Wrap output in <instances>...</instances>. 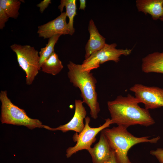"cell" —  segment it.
I'll list each match as a JSON object with an SVG mask.
<instances>
[{
    "label": "cell",
    "mask_w": 163,
    "mask_h": 163,
    "mask_svg": "<svg viewBox=\"0 0 163 163\" xmlns=\"http://www.w3.org/2000/svg\"><path fill=\"white\" fill-rule=\"evenodd\" d=\"M80 5L79 9L84 10L86 7V1L85 0H80Z\"/></svg>",
    "instance_id": "cell-23"
},
{
    "label": "cell",
    "mask_w": 163,
    "mask_h": 163,
    "mask_svg": "<svg viewBox=\"0 0 163 163\" xmlns=\"http://www.w3.org/2000/svg\"><path fill=\"white\" fill-rule=\"evenodd\" d=\"M67 66L70 82L80 89L82 101L90 108L91 117L96 119L100 111L96 91V79L90 72L82 71L81 65L69 61Z\"/></svg>",
    "instance_id": "cell-2"
},
{
    "label": "cell",
    "mask_w": 163,
    "mask_h": 163,
    "mask_svg": "<svg viewBox=\"0 0 163 163\" xmlns=\"http://www.w3.org/2000/svg\"><path fill=\"white\" fill-rule=\"evenodd\" d=\"M136 5L139 11L150 14L154 20L163 16V0H137Z\"/></svg>",
    "instance_id": "cell-13"
},
{
    "label": "cell",
    "mask_w": 163,
    "mask_h": 163,
    "mask_svg": "<svg viewBox=\"0 0 163 163\" xmlns=\"http://www.w3.org/2000/svg\"><path fill=\"white\" fill-rule=\"evenodd\" d=\"M150 154L155 156L160 163H163V149L158 148L155 150H152Z\"/></svg>",
    "instance_id": "cell-19"
},
{
    "label": "cell",
    "mask_w": 163,
    "mask_h": 163,
    "mask_svg": "<svg viewBox=\"0 0 163 163\" xmlns=\"http://www.w3.org/2000/svg\"><path fill=\"white\" fill-rule=\"evenodd\" d=\"M21 2L18 0H0V7L9 18L17 19L19 14Z\"/></svg>",
    "instance_id": "cell-17"
},
{
    "label": "cell",
    "mask_w": 163,
    "mask_h": 163,
    "mask_svg": "<svg viewBox=\"0 0 163 163\" xmlns=\"http://www.w3.org/2000/svg\"><path fill=\"white\" fill-rule=\"evenodd\" d=\"M127 128L118 126L106 128L102 131L114 151L118 163H131L127 156L129 149L136 144L143 142L156 143L159 136L149 139V136L136 137L129 132Z\"/></svg>",
    "instance_id": "cell-3"
},
{
    "label": "cell",
    "mask_w": 163,
    "mask_h": 163,
    "mask_svg": "<svg viewBox=\"0 0 163 163\" xmlns=\"http://www.w3.org/2000/svg\"><path fill=\"white\" fill-rule=\"evenodd\" d=\"M10 48L16 53L19 65L26 74L27 84L31 85L41 69L39 53L29 45L14 44Z\"/></svg>",
    "instance_id": "cell-5"
},
{
    "label": "cell",
    "mask_w": 163,
    "mask_h": 163,
    "mask_svg": "<svg viewBox=\"0 0 163 163\" xmlns=\"http://www.w3.org/2000/svg\"><path fill=\"white\" fill-rule=\"evenodd\" d=\"M85 120V126L83 129L78 134L76 133L73 136L74 141L76 142V144L66 149V156L67 158H70L79 151L83 149L88 150L91 148L92 144L96 141L97 135L104 129L109 127L112 124L110 119L107 118L101 126L97 127H91L89 125L90 121V117H87Z\"/></svg>",
    "instance_id": "cell-7"
},
{
    "label": "cell",
    "mask_w": 163,
    "mask_h": 163,
    "mask_svg": "<svg viewBox=\"0 0 163 163\" xmlns=\"http://www.w3.org/2000/svg\"><path fill=\"white\" fill-rule=\"evenodd\" d=\"M9 18L4 10L0 7V29H3L5 26V23L8 21Z\"/></svg>",
    "instance_id": "cell-20"
},
{
    "label": "cell",
    "mask_w": 163,
    "mask_h": 163,
    "mask_svg": "<svg viewBox=\"0 0 163 163\" xmlns=\"http://www.w3.org/2000/svg\"><path fill=\"white\" fill-rule=\"evenodd\" d=\"M63 68L62 62L59 59L58 55L55 52L41 66L43 72L53 75L59 74Z\"/></svg>",
    "instance_id": "cell-15"
},
{
    "label": "cell",
    "mask_w": 163,
    "mask_h": 163,
    "mask_svg": "<svg viewBox=\"0 0 163 163\" xmlns=\"http://www.w3.org/2000/svg\"><path fill=\"white\" fill-rule=\"evenodd\" d=\"M104 163H118L115 157L114 152L113 150L110 157Z\"/></svg>",
    "instance_id": "cell-22"
},
{
    "label": "cell",
    "mask_w": 163,
    "mask_h": 163,
    "mask_svg": "<svg viewBox=\"0 0 163 163\" xmlns=\"http://www.w3.org/2000/svg\"><path fill=\"white\" fill-rule=\"evenodd\" d=\"M88 151L91 157L93 163H104L110 158L113 150L102 130L98 142Z\"/></svg>",
    "instance_id": "cell-11"
},
{
    "label": "cell",
    "mask_w": 163,
    "mask_h": 163,
    "mask_svg": "<svg viewBox=\"0 0 163 163\" xmlns=\"http://www.w3.org/2000/svg\"><path fill=\"white\" fill-rule=\"evenodd\" d=\"M75 111L74 115L71 120L67 123L60 125L56 128H52L48 126L44 125V128L51 131L60 130L63 133L69 131H73L80 133L83 129L85 124L83 120L86 117V111L83 105V102L80 100H75Z\"/></svg>",
    "instance_id": "cell-10"
},
{
    "label": "cell",
    "mask_w": 163,
    "mask_h": 163,
    "mask_svg": "<svg viewBox=\"0 0 163 163\" xmlns=\"http://www.w3.org/2000/svg\"><path fill=\"white\" fill-rule=\"evenodd\" d=\"M148 110L163 107V88L136 84L129 88Z\"/></svg>",
    "instance_id": "cell-8"
},
{
    "label": "cell",
    "mask_w": 163,
    "mask_h": 163,
    "mask_svg": "<svg viewBox=\"0 0 163 163\" xmlns=\"http://www.w3.org/2000/svg\"><path fill=\"white\" fill-rule=\"evenodd\" d=\"M117 46L116 43H106L102 49L93 53L84 61L81 64L82 70L90 72L92 70L98 68L100 64L109 61L117 62L120 60V56H128L132 50L127 49H117Z\"/></svg>",
    "instance_id": "cell-6"
},
{
    "label": "cell",
    "mask_w": 163,
    "mask_h": 163,
    "mask_svg": "<svg viewBox=\"0 0 163 163\" xmlns=\"http://www.w3.org/2000/svg\"><path fill=\"white\" fill-rule=\"evenodd\" d=\"M66 12H62L54 19L38 27L39 36L44 39L49 38L56 35H70V31L66 22Z\"/></svg>",
    "instance_id": "cell-9"
},
{
    "label": "cell",
    "mask_w": 163,
    "mask_h": 163,
    "mask_svg": "<svg viewBox=\"0 0 163 163\" xmlns=\"http://www.w3.org/2000/svg\"><path fill=\"white\" fill-rule=\"evenodd\" d=\"M65 7L66 9V13L69 18L68 25L69 27L70 35H72L74 33L75 29L73 27L74 19L76 15V0H61L60 4L58 8L60 11L62 12L63 8Z\"/></svg>",
    "instance_id": "cell-16"
},
{
    "label": "cell",
    "mask_w": 163,
    "mask_h": 163,
    "mask_svg": "<svg viewBox=\"0 0 163 163\" xmlns=\"http://www.w3.org/2000/svg\"><path fill=\"white\" fill-rule=\"evenodd\" d=\"M141 69L145 73L155 72L163 74V51L155 52L142 58Z\"/></svg>",
    "instance_id": "cell-14"
},
{
    "label": "cell",
    "mask_w": 163,
    "mask_h": 163,
    "mask_svg": "<svg viewBox=\"0 0 163 163\" xmlns=\"http://www.w3.org/2000/svg\"><path fill=\"white\" fill-rule=\"evenodd\" d=\"M51 3L50 0H44L37 4V6L39 8V11L41 13H43L45 9Z\"/></svg>",
    "instance_id": "cell-21"
},
{
    "label": "cell",
    "mask_w": 163,
    "mask_h": 163,
    "mask_svg": "<svg viewBox=\"0 0 163 163\" xmlns=\"http://www.w3.org/2000/svg\"><path fill=\"white\" fill-rule=\"evenodd\" d=\"M0 100L2 123L23 126L31 129L44 128V125L40 120L29 117L24 110L14 105L8 97L7 91H1Z\"/></svg>",
    "instance_id": "cell-4"
},
{
    "label": "cell",
    "mask_w": 163,
    "mask_h": 163,
    "mask_svg": "<svg viewBox=\"0 0 163 163\" xmlns=\"http://www.w3.org/2000/svg\"><path fill=\"white\" fill-rule=\"evenodd\" d=\"M88 31L90 37L85 47V59L88 58L93 53L102 49L106 44V39L99 33L92 19L89 21Z\"/></svg>",
    "instance_id": "cell-12"
},
{
    "label": "cell",
    "mask_w": 163,
    "mask_h": 163,
    "mask_svg": "<svg viewBox=\"0 0 163 163\" xmlns=\"http://www.w3.org/2000/svg\"><path fill=\"white\" fill-rule=\"evenodd\" d=\"M60 36L61 35H56L49 38L45 47L41 49L39 52L40 67L42 63L55 52V46Z\"/></svg>",
    "instance_id": "cell-18"
},
{
    "label": "cell",
    "mask_w": 163,
    "mask_h": 163,
    "mask_svg": "<svg viewBox=\"0 0 163 163\" xmlns=\"http://www.w3.org/2000/svg\"><path fill=\"white\" fill-rule=\"evenodd\" d=\"M161 21H163V16L159 19Z\"/></svg>",
    "instance_id": "cell-24"
},
{
    "label": "cell",
    "mask_w": 163,
    "mask_h": 163,
    "mask_svg": "<svg viewBox=\"0 0 163 163\" xmlns=\"http://www.w3.org/2000/svg\"><path fill=\"white\" fill-rule=\"evenodd\" d=\"M136 97L129 94L126 96L119 95L107 102L112 124L126 128L137 124L148 126L155 123L149 110L141 107Z\"/></svg>",
    "instance_id": "cell-1"
}]
</instances>
